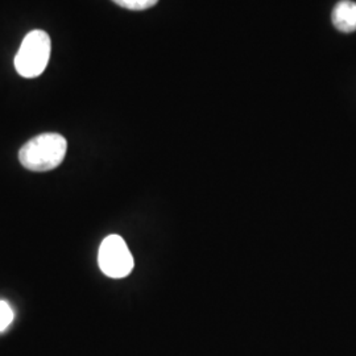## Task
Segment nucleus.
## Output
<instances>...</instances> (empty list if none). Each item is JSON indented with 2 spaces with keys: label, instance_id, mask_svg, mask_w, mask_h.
<instances>
[{
  "label": "nucleus",
  "instance_id": "f257e3e1",
  "mask_svg": "<svg viewBox=\"0 0 356 356\" xmlns=\"http://www.w3.org/2000/svg\"><path fill=\"white\" fill-rule=\"evenodd\" d=\"M67 151V141L60 134H41L26 141L19 151L22 165L32 172H48L61 165Z\"/></svg>",
  "mask_w": 356,
  "mask_h": 356
},
{
  "label": "nucleus",
  "instance_id": "20e7f679",
  "mask_svg": "<svg viewBox=\"0 0 356 356\" xmlns=\"http://www.w3.org/2000/svg\"><path fill=\"white\" fill-rule=\"evenodd\" d=\"M331 20L334 26L344 32L351 33L356 31V3L351 0H342L339 1L331 15Z\"/></svg>",
  "mask_w": 356,
  "mask_h": 356
},
{
  "label": "nucleus",
  "instance_id": "423d86ee",
  "mask_svg": "<svg viewBox=\"0 0 356 356\" xmlns=\"http://www.w3.org/2000/svg\"><path fill=\"white\" fill-rule=\"evenodd\" d=\"M13 321V312L11 306L6 301H0V332L6 330Z\"/></svg>",
  "mask_w": 356,
  "mask_h": 356
},
{
  "label": "nucleus",
  "instance_id": "f03ea898",
  "mask_svg": "<svg viewBox=\"0 0 356 356\" xmlns=\"http://www.w3.org/2000/svg\"><path fill=\"white\" fill-rule=\"evenodd\" d=\"M51 51L49 35L41 29L31 31L15 56L16 72L24 78L41 76L49 63Z\"/></svg>",
  "mask_w": 356,
  "mask_h": 356
},
{
  "label": "nucleus",
  "instance_id": "39448f33",
  "mask_svg": "<svg viewBox=\"0 0 356 356\" xmlns=\"http://www.w3.org/2000/svg\"><path fill=\"white\" fill-rule=\"evenodd\" d=\"M115 4H118L122 8L131 10V11H144L148 8H152L157 4L159 0H113Z\"/></svg>",
  "mask_w": 356,
  "mask_h": 356
},
{
  "label": "nucleus",
  "instance_id": "7ed1b4c3",
  "mask_svg": "<svg viewBox=\"0 0 356 356\" xmlns=\"http://www.w3.org/2000/svg\"><path fill=\"white\" fill-rule=\"evenodd\" d=\"M98 264L103 273L111 279L127 277L135 266L127 243L119 235H110L103 241L98 252Z\"/></svg>",
  "mask_w": 356,
  "mask_h": 356
}]
</instances>
